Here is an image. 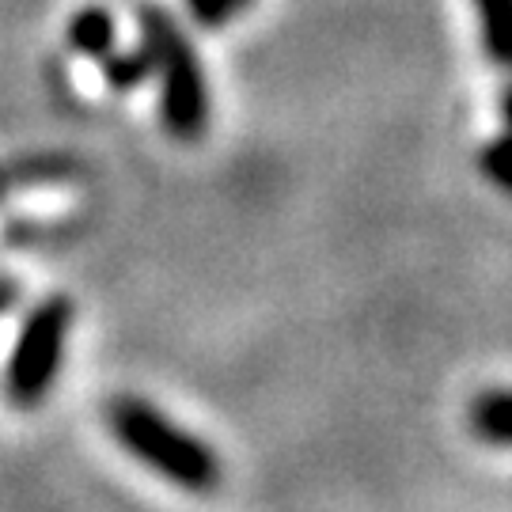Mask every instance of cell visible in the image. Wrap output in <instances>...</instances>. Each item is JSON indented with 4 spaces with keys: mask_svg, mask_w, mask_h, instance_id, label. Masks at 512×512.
Instances as JSON below:
<instances>
[{
    "mask_svg": "<svg viewBox=\"0 0 512 512\" xmlns=\"http://www.w3.org/2000/svg\"><path fill=\"white\" fill-rule=\"evenodd\" d=\"M236 4V12H243V8H251V0H232Z\"/></svg>",
    "mask_w": 512,
    "mask_h": 512,
    "instance_id": "4fadbf2b",
    "label": "cell"
},
{
    "mask_svg": "<svg viewBox=\"0 0 512 512\" xmlns=\"http://www.w3.org/2000/svg\"><path fill=\"white\" fill-rule=\"evenodd\" d=\"M107 425L137 463L160 478L183 486L190 494H209L220 482V459L217 452L198 440L194 433L179 429L171 418L137 395H118L107 406Z\"/></svg>",
    "mask_w": 512,
    "mask_h": 512,
    "instance_id": "6da1fadb",
    "label": "cell"
},
{
    "mask_svg": "<svg viewBox=\"0 0 512 512\" xmlns=\"http://www.w3.org/2000/svg\"><path fill=\"white\" fill-rule=\"evenodd\" d=\"M65 38H69V50L88 61H99L107 57L114 46H118V23L110 16L103 4H88L69 16V27H65Z\"/></svg>",
    "mask_w": 512,
    "mask_h": 512,
    "instance_id": "277c9868",
    "label": "cell"
},
{
    "mask_svg": "<svg viewBox=\"0 0 512 512\" xmlns=\"http://www.w3.org/2000/svg\"><path fill=\"white\" fill-rule=\"evenodd\" d=\"M69 330H73V300L69 296H46L42 304L27 311L8 368H4L8 403L19 410H35L46 403V395L54 391L61 365H65Z\"/></svg>",
    "mask_w": 512,
    "mask_h": 512,
    "instance_id": "3957f363",
    "label": "cell"
},
{
    "mask_svg": "<svg viewBox=\"0 0 512 512\" xmlns=\"http://www.w3.org/2000/svg\"><path fill=\"white\" fill-rule=\"evenodd\" d=\"M471 433L486 444H505L512 448V391L494 387L482 391L471 403Z\"/></svg>",
    "mask_w": 512,
    "mask_h": 512,
    "instance_id": "5b68a950",
    "label": "cell"
},
{
    "mask_svg": "<svg viewBox=\"0 0 512 512\" xmlns=\"http://www.w3.org/2000/svg\"><path fill=\"white\" fill-rule=\"evenodd\" d=\"M501 118H505V129H512V88H505L501 95Z\"/></svg>",
    "mask_w": 512,
    "mask_h": 512,
    "instance_id": "30bf717a",
    "label": "cell"
},
{
    "mask_svg": "<svg viewBox=\"0 0 512 512\" xmlns=\"http://www.w3.org/2000/svg\"><path fill=\"white\" fill-rule=\"evenodd\" d=\"M482 27V46L494 65L512 69V0H471Z\"/></svg>",
    "mask_w": 512,
    "mask_h": 512,
    "instance_id": "8992f818",
    "label": "cell"
},
{
    "mask_svg": "<svg viewBox=\"0 0 512 512\" xmlns=\"http://www.w3.org/2000/svg\"><path fill=\"white\" fill-rule=\"evenodd\" d=\"M8 186H12V175L0 167V198H4V190H8Z\"/></svg>",
    "mask_w": 512,
    "mask_h": 512,
    "instance_id": "7c38bea8",
    "label": "cell"
},
{
    "mask_svg": "<svg viewBox=\"0 0 512 512\" xmlns=\"http://www.w3.org/2000/svg\"><path fill=\"white\" fill-rule=\"evenodd\" d=\"M141 46L152 54V80L160 84V122L175 141H198L209 129V84L186 31L160 4L137 8Z\"/></svg>",
    "mask_w": 512,
    "mask_h": 512,
    "instance_id": "7a4b0ae2",
    "label": "cell"
},
{
    "mask_svg": "<svg viewBox=\"0 0 512 512\" xmlns=\"http://www.w3.org/2000/svg\"><path fill=\"white\" fill-rule=\"evenodd\" d=\"M186 8H190L194 23L205 27V31H220L228 19L236 16V4L232 0H186Z\"/></svg>",
    "mask_w": 512,
    "mask_h": 512,
    "instance_id": "9c48e42d",
    "label": "cell"
},
{
    "mask_svg": "<svg viewBox=\"0 0 512 512\" xmlns=\"http://www.w3.org/2000/svg\"><path fill=\"white\" fill-rule=\"evenodd\" d=\"M8 300H12V285H0V311L8 308Z\"/></svg>",
    "mask_w": 512,
    "mask_h": 512,
    "instance_id": "8fae6325",
    "label": "cell"
},
{
    "mask_svg": "<svg viewBox=\"0 0 512 512\" xmlns=\"http://www.w3.org/2000/svg\"><path fill=\"white\" fill-rule=\"evenodd\" d=\"M99 65H103V80H107L114 92H137L141 84L152 80V54H148L145 46H133V50H110L107 57H99Z\"/></svg>",
    "mask_w": 512,
    "mask_h": 512,
    "instance_id": "52a82bcc",
    "label": "cell"
},
{
    "mask_svg": "<svg viewBox=\"0 0 512 512\" xmlns=\"http://www.w3.org/2000/svg\"><path fill=\"white\" fill-rule=\"evenodd\" d=\"M478 167H482V175H486L490 183L512 194V129H505L501 137H494V141L482 145V152H478Z\"/></svg>",
    "mask_w": 512,
    "mask_h": 512,
    "instance_id": "ba28073f",
    "label": "cell"
}]
</instances>
